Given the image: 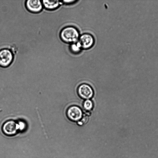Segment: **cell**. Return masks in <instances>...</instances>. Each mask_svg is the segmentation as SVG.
Wrapping results in <instances>:
<instances>
[{
    "instance_id": "6da1fadb",
    "label": "cell",
    "mask_w": 158,
    "mask_h": 158,
    "mask_svg": "<svg viewBox=\"0 0 158 158\" xmlns=\"http://www.w3.org/2000/svg\"><path fill=\"white\" fill-rule=\"evenodd\" d=\"M77 30L73 27H68L63 28L60 33L61 40L66 43H71L76 41L79 37Z\"/></svg>"
},
{
    "instance_id": "7a4b0ae2",
    "label": "cell",
    "mask_w": 158,
    "mask_h": 158,
    "mask_svg": "<svg viewBox=\"0 0 158 158\" xmlns=\"http://www.w3.org/2000/svg\"><path fill=\"white\" fill-rule=\"evenodd\" d=\"M2 130L4 135L9 136L15 135L19 131L17 122L12 120L5 122L2 126Z\"/></svg>"
},
{
    "instance_id": "3957f363",
    "label": "cell",
    "mask_w": 158,
    "mask_h": 158,
    "mask_svg": "<svg viewBox=\"0 0 158 158\" xmlns=\"http://www.w3.org/2000/svg\"><path fill=\"white\" fill-rule=\"evenodd\" d=\"M13 59L12 53L7 49H2L0 51V66L5 68L9 66Z\"/></svg>"
},
{
    "instance_id": "277c9868",
    "label": "cell",
    "mask_w": 158,
    "mask_h": 158,
    "mask_svg": "<svg viewBox=\"0 0 158 158\" xmlns=\"http://www.w3.org/2000/svg\"><path fill=\"white\" fill-rule=\"evenodd\" d=\"M66 114L69 119L74 122L79 121L82 118L83 115L81 109L75 106L69 107L67 110Z\"/></svg>"
},
{
    "instance_id": "5b68a950",
    "label": "cell",
    "mask_w": 158,
    "mask_h": 158,
    "mask_svg": "<svg viewBox=\"0 0 158 158\" xmlns=\"http://www.w3.org/2000/svg\"><path fill=\"white\" fill-rule=\"evenodd\" d=\"M77 93L79 96L82 98L86 100L91 98L94 94L92 88L86 84H82L78 87Z\"/></svg>"
},
{
    "instance_id": "8992f818",
    "label": "cell",
    "mask_w": 158,
    "mask_h": 158,
    "mask_svg": "<svg viewBox=\"0 0 158 158\" xmlns=\"http://www.w3.org/2000/svg\"><path fill=\"white\" fill-rule=\"evenodd\" d=\"M94 40L92 36L89 34L86 33L82 35L77 43L81 48L88 49L93 45Z\"/></svg>"
},
{
    "instance_id": "52a82bcc",
    "label": "cell",
    "mask_w": 158,
    "mask_h": 158,
    "mask_svg": "<svg viewBox=\"0 0 158 158\" xmlns=\"http://www.w3.org/2000/svg\"><path fill=\"white\" fill-rule=\"evenodd\" d=\"M42 2L39 0H28L26 2L27 9L32 13H37L41 11L43 8Z\"/></svg>"
},
{
    "instance_id": "ba28073f",
    "label": "cell",
    "mask_w": 158,
    "mask_h": 158,
    "mask_svg": "<svg viewBox=\"0 0 158 158\" xmlns=\"http://www.w3.org/2000/svg\"><path fill=\"white\" fill-rule=\"evenodd\" d=\"M42 3L46 9L48 10H53L57 8L60 2L58 0H43Z\"/></svg>"
},
{
    "instance_id": "9c48e42d",
    "label": "cell",
    "mask_w": 158,
    "mask_h": 158,
    "mask_svg": "<svg viewBox=\"0 0 158 158\" xmlns=\"http://www.w3.org/2000/svg\"><path fill=\"white\" fill-rule=\"evenodd\" d=\"M93 104L92 102L89 99L86 100L83 104V107L86 111H90L93 108Z\"/></svg>"
},
{
    "instance_id": "30bf717a",
    "label": "cell",
    "mask_w": 158,
    "mask_h": 158,
    "mask_svg": "<svg viewBox=\"0 0 158 158\" xmlns=\"http://www.w3.org/2000/svg\"><path fill=\"white\" fill-rule=\"evenodd\" d=\"M19 131H23L26 127V124L25 122L23 121H19L17 122Z\"/></svg>"
},
{
    "instance_id": "8fae6325",
    "label": "cell",
    "mask_w": 158,
    "mask_h": 158,
    "mask_svg": "<svg viewBox=\"0 0 158 158\" xmlns=\"http://www.w3.org/2000/svg\"><path fill=\"white\" fill-rule=\"evenodd\" d=\"M80 47L77 43V44H73L71 46L72 51L74 52H78L80 50Z\"/></svg>"
},
{
    "instance_id": "7c38bea8",
    "label": "cell",
    "mask_w": 158,
    "mask_h": 158,
    "mask_svg": "<svg viewBox=\"0 0 158 158\" xmlns=\"http://www.w3.org/2000/svg\"><path fill=\"white\" fill-rule=\"evenodd\" d=\"M75 1V0H70V1H64L63 2L66 3H69L70 2H73Z\"/></svg>"
}]
</instances>
